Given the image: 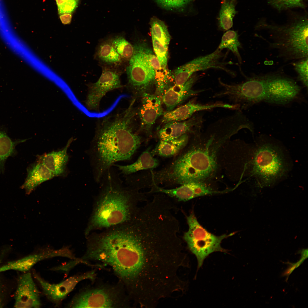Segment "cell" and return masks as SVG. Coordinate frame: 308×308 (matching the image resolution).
<instances>
[{"label": "cell", "mask_w": 308, "mask_h": 308, "mask_svg": "<svg viewBox=\"0 0 308 308\" xmlns=\"http://www.w3.org/2000/svg\"><path fill=\"white\" fill-rule=\"evenodd\" d=\"M218 80L222 89L215 93L213 98H226L230 104L238 105L241 110L264 100L265 89L263 75L253 76L239 84H227Z\"/></svg>", "instance_id": "cell-9"}, {"label": "cell", "mask_w": 308, "mask_h": 308, "mask_svg": "<svg viewBox=\"0 0 308 308\" xmlns=\"http://www.w3.org/2000/svg\"><path fill=\"white\" fill-rule=\"evenodd\" d=\"M241 46L237 32L229 30L223 35L218 49L220 50L225 48L229 49L237 57L239 61H241V57L238 49Z\"/></svg>", "instance_id": "cell-31"}, {"label": "cell", "mask_w": 308, "mask_h": 308, "mask_svg": "<svg viewBox=\"0 0 308 308\" xmlns=\"http://www.w3.org/2000/svg\"><path fill=\"white\" fill-rule=\"evenodd\" d=\"M235 0H224L222 4L219 23L220 27L223 30H229L233 26V18L237 13L235 9Z\"/></svg>", "instance_id": "cell-28"}, {"label": "cell", "mask_w": 308, "mask_h": 308, "mask_svg": "<svg viewBox=\"0 0 308 308\" xmlns=\"http://www.w3.org/2000/svg\"><path fill=\"white\" fill-rule=\"evenodd\" d=\"M159 162L153 157L149 149H148L139 156L134 163L128 165H121L114 164L121 174L124 176L134 173L141 170L155 168L159 165Z\"/></svg>", "instance_id": "cell-24"}, {"label": "cell", "mask_w": 308, "mask_h": 308, "mask_svg": "<svg viewBox=\"0 0 308 308\" xmlns=\"http://www.w3.org/2000/svg\"><path fill=\"white\" fill-rule=\"evenodd\" d=\"M242 128L240 119L232 114L211 123L203 131L192 133L190 144L177 159L176 166L180 176L188 182L208 183L219 170L222 149Z\"/></svg>", "instance_id": "cell-2"}, {"label": "cell", "mask_w": 308, "mask_h": 308, "mask_svg": "<svg viewBox=\"0 0 308 308\" xmlns=\"http://www.w3.org/2000/svg\"><path fill=\"white\" fill-rule=\"evenodd\" d=\"M121 285H104L87 288L77 294L68 306L72 308L128 307L130 299Z\"/></svg>", "instance_id": "cell-8"}, {"label": "cell", "mask_w": 308, "mask_h": 308, "mask_svg": "<svg viewBox=\"0 0 308 308\" xmlns=\"http://www.w3.org/2000/svg\"><path fill=\"white\" fill-rule=\"evenodd\" d=\"M78 0H68L58 6L60 15L73 13L78 6Z\"/></svg>", "instance_id": "cell-36"}, {"label": "cell", "mask_w": 308, "mask_h": 308, "mask_svg": "<svg viewBox=\"0 0 308 308\" xmlns=\"http://www.w3.org/2000/svg\"><path fill=\"white\" fill-rule=\"evenodd\" d=\"M263 76L265 89L264 101L285 105L304 100L301 87L292 78L275 73Z\"/></svg>", "instance_id": "cell-10"}, {"label": "cell", "mask_w": 308, "mask_h": 308, "mask_svg": "<svg viewBox=\"0 0 308 308\" xmlns=\"http://www.w3.org/2000/svg\"><path fill=\"white\" fill-rule=\"evenodd\" d=\"M189 140L187 133L171 140H160L152 153L165 157L175 156L185 148Z\"/></svg>", "instance_id": "cell-26"}, {"label": "cell", "mask_w": 308, "mask_h": 308, "mask_svg": "<svg viewBox=\"0 0 308 308\" xmlns=\"http://www.w3.org/2000/svg\"><path fill=\"white\" fill-rule=\"evenodd\" d=\"M231 108L230 104L222 101L203 103L198 102L196 98L194 99L183 106L164 112L162 122L165 124L171 121H184L198 112L210 110L217 108L230 109Z\"/></svg>", "instance_id": "cell-16"}, {"label": "cell", "mask_w": 308, "mask_h": 308, "mask_svg": "<svg viewBox=\"0 0 308 308\" xmlns=\"http://www.w3.org/2000/svg\"><path fill=\"white\" fill-rule=\"evenodd\" d=\"M111 37L112 45L123 62H128L133 54V45L126 40L123 34Z\"/></svg>", "instance_id": "cell-30"}, {"label": "cell", "mask_w": 308, "mask_h": 308, "mask_svg": "<svg viewBox=\"0 0 308 308\" xmlns=\"http://www.w3.org/2000/svg\"><path fill=\"white\" fill-rule=\"evenodd\" d=\"M9 268L7 264L0 267V273L5 271H6L9 270Z\"/></svg>", "instance_id": "cell-38"}, {"label": "cell", "mask_w": 308, "mask_h": 308, "mask_svg": "<svg viewBox=\"0 0 308 308\" xmlns=\"http://www.w3.org/2000/svg\"><path fill=\"white\" fill-rule=\"evenodd\" d=\"M221 51L217 49L209 54L197 58L178 67L174 72L175 84H184L197 71L211 68L224 70V63L219 61L222 56Z\"/></svg>", "instance_id": "cell-15"}, {"label": "cell", "mask_w": 308, "mask_h": 308, "mask_svg": "<svg viewBox=\"0 0 308 308\" xmlns=\"http://www.w3.org/2000/svg\"><path fill=\"white\" fill-rule=\"evenodd\" d=\"M59 17L63 24H67L70 23L72 15L71 13H64L60 15Z\"/></svg>", "instance_id": "cell-37"}, {"label": "cell", "mask_w": 308, "mask_h": 308, "mask_svg": "<svg viewBox=\"0 0 308 308\" xmlns=\"http://www.w3.org/2000/svg\"><path fill=\"white\" fill-rule=\"evenodd\" d=\"M153 187L148 193H161L170 198H176L179 201H186L199 196L224 193V191H219L211 186L208 183L193 182L185 183L178 187L165 189L158 186L153 182Z\"/></svg>", "instance_id": "cell-14"}, {"label": "cell", "mask_w": 308, "mask_h": 308, "mask_svg": "<svg viewBox=\"0 0 308 308\" xmlns=\"http://www.w3.org/2000/svg\"><path fill=\"white\" fill-rule=\"evenodd\" d=\"M100 183V191L84 232L86 237L95 230L129 222L134 216L139 203L148 200L145 194L139 192V189L123 185L112 168Z\"/></svg>", "instance_id": "cell-4"}, {"label": "cell", "mask_w": 308, "mask_h": 308, "mask_svg": "<svg viewBox=\"0 0 308 308\" xmlns=\"http://www.w3.org/2000/svg\"><path fill=\"white\" fill-rule=\"evenodd\" d=\"M151 37L168 47L171 39L167 27L164 21L155 16L151 18L149 22Z\"/></svg>", "instance_id": "cell-29"}, {"label": "cell", "mask_w": 308, "mask_h": 308, "mask_svg": "<svg viewBox=\"0 0 308 308\" xmlns=\"http://www.w3.org/2000/svg\"><path fill=\"white\" fill-rule=\"evenodd\" d=\"M54 177L51 171L37 160L27 168V176L21 188L25 190L27 194H29L42 183Z\"/></svg>", "instance_id": "cell-22"}, {"label": "cell", "mask_w": 308, "mask_h": 308, "mask_svg": "<svg viewBox=\"0 0 308 308\" xmlns=\"http://www.w3.org/2000/svg\"><path fill=\"white\" fill-rule=\"evenodd\" d=\"M101 64L100 77L96 82L88 85V92L85 104L90 111L99 110L100 101L106 93L123 86L120 80L123 72L119 66Z\"/></svg>", "instance_id": "cell-12"}, {"label": "cell", "mask_w": 308, "mask_h": 308, "mask_svg": "<svg viewBox=\"0 0 308 308\" xmlns=\"http://www.w3.org/2000/svg\"><path fill=\"white\" fill-rule=\"evenodd\" d=\"M95 57L101 64L119 66L124 62L112 45L111 37L103 38L99 42Z\"/></svg>", "instance_id": "cell-25"}, {"label": "cell", "mask_w": 308, "mask_h": 308, "mask_svg": "<svg viewBox=\"0 0 308 308\" xmlns=\"http://www.w3.org/2000/svg\"><path fill=\"white\" fill-rule=\"evenodd\" d=\"M15 300L16 308H39L41 306L40 292L30 272L19 277Z\"/></svg>", "instance_id": "cell-18"}, {"label": "cell", "mask_w": 308, "mask_h": 308, "mask_svg": "<svg viewBox=\"0 0 308 308\" xmlns=\"http://www.w3.org/2000/svg\"><path fill=\"white\" fill-rule=\"evenodd\" d=\"M198 78L197 76L192 75L184 84H175L168 87L164 91L161 95V98L166 106L167 111L173 110L188 98L197 96L205 90L192 89L193 86Z\"/></svg>", "instance_id": "cell-19"}, {"label": "cell", "mask_w": 308, "mask_h": 308, "mask_svg": "<svg viewBox=\"0 0 308 308\" xmlns=\"http://www.w3.org/2000/svg\"><path fill=\"white\" fill-rule=\"evenodd\" d=\"M259 141L251 160L246 162L244 165L251 166L252 174L267 185L283 175L285 161L281 151L264 137H260Z\"/></svg>", "instance_id": "cell-6"}, {"label": "cell", "mask_w": 308, "mask_h": 308, "mask_svg": "<svg viewBox=\"0 0 308 308\" xmlns=\"http://www.w3.org/2000/svg\"><path fill=\"white\" fill-rule=\"evenodd\" d=\"M25 140L13 141L4 132L0 131V171L4 172L6 161L16 153V146Z\"/></svg>", "instance_id": "cell-27"}, {"label": "cell", "mask_w": 308, "mask_h": 308, "mask_svg": "<svg viewBox=\"0 0 308 308\" xmlns=\"http://www.w3.org/2000/svg\"><path fill=\"white\" fill-rule=\"evenodd\" d=\"M34 274L35 278L41 287L44 294L50 301L57 305L62 302L79 282L86 279L93 281L96 276L95 271L92 270L72 276L60 283L52 284L37 274Z\"/></svg>", "instance_id": "cell-13"}, {"label": "cell", "mask_w": 308, "mask_h": 308, "mask_svg": "<svg viewBox=\"0 0 308 308\" xmlns=\"http://www.w3.org/2000/svg\"><path fill=\"white\" fill-rule=\"evenodd\" d=\"M142 45L144 55L152 67L155 72V84L157 94L161 95L168 88L170 80V73L167 68L162 67L154 53L147 45L142 41Z\"/></svg>", "instance_id": "cell-23"}, {"label": "cell", "mask_w": 308, "mask_h": 308, "mask_svg": "<svg viewBox=\"0 0 308 308\" xmlns=\"http://www.w3.org/2000/svg\"><path fill=\"white\" fill-rule=\"evenodd\" d=\"M203 116V113L199 112L187 120L171 121L165 123L158 132L160 140H171L188 133H192L198 130H202L204 121Z\"/></svg>", "instance_id": "cell-17"}, {"label": "cell", "mask_w": 308, "mask_h": 308, "mask_svg": "<svg viewBox=\"0 0 308 308\" xmlns=\"http://www.w3.org/2000/svg\"><path fill=\"white\" fill-rule=\"evenodd\" d=\"M86 238V250L81 259L110 266L133 301L152 291L167 269L169 255L165 240L145 214L102 232H92Z\"/></svg>", "instance_id": "cell-1"}, {"label": "cell", "mask_w": 308, "mask_h": 308, "mask_svg": "<svg viewBox=\"0 0 308 308\" xmlns=\"http://www.w3.org/2000/svg\"><path fill=\"white\" fill-rule=\"evenodd\" d=\"M131 106L123 113L102 124L88 151L94 179L99 183L107 171L118 162L130 160L141 143L133 130Z\"/></svg>", "instance_id": "cell-3"}, {"label": "cell", "mask_w": 308, "mask_h": 308, "mask_svg": "<svg viewBox=\"0 0 308 308\" xmlns=\"http://www.w3.org/2000/svg\"><path fill=\"white\" fill-rule=\"evenodd\" d=\"M186 219L189 228L184 233L183 238L188 249L196 257L198 268L201 266L204 259L210 254L217 251L227 252L221 247V242L234 233L217 236L209 232L200 225L193 212L187 216Z\"/></svg>", "instance_id": "cell-7"}, {"label": "cell", "mask_w": 308, "mask_h": 308, "mask_svg": "<svg viewBox=\"0 0 308 308\" xmlns=\"http://www.w3.org/2000/svg\"><path fill=\"white\" fill-rule=\"evenodd\" d=\"M192 0H155L160 7L171 11L182 10Z\"/></svg>", "instance_id": "cell-35"}, {"label": "cell", "mask_w": 308, "mask_h": 308, "mask_svg": "<svg viewBox=\"0 0 308 308\" xmlns=\"http://www.w3.org/2000/svg\"><path fill=\"white\" fill-rule=\"evenodd\" d=\"M153 46L154 54L161 66L167 68L168 47L160 42L155 38L152 37Z\"/></svg>", "instance_id": "cell-34"}, {"label": "cell", "mask_w": 308, "mask_h": 308, "mask_svg": "<svg viewBox=\"0 0 308 308\" xmlns=\"http://www.w3.org/2000/svg\"><path fill=\"white\" fill-rule=\"evenodd\" d=\"M160 96L147 92L143 94L139 115L141 127L148 133L157 119L163 112Z\"/></svg>", "instance_id": "cell-20"}, {"label": "cell", "mask_w": 308, "mask_h": 308, "mask_svg": "<svg viewBox=\"0 0 308 308\" xmlns=\"http://www.w3.org/2000/svg\"><path fill=\"white\" fill-rule=\"evenodd\" d=\"M73 140L70 139L62 149L39 156L38 161L41 162L54 175L55 177L61 176L65 173L69 156L67 150Z\"/></svg>", "instance_id": "cell-21"}, {"label": "cell", "mask_w": 308, "mask_h": 308, "mask_svg": "<svg viewBox=\"0 0 308 308\" xmlns=\"http://www.w3.org/2000/svg\"><path fill=\"white\" fill-rule=\"evenodd\" d=\"M288 23L283 25L269 23L264 19L256 25V30H264L270 34L269 46L275 49L285 61L298 60L308 57L307 13H291Z\"/></svg>", "instance_id": "cell-5"}, {"label": "cell", "mask_w": 308, "mask_h": 308, "mask_svg": "<svg viewBox=\"0 0 308 308\" xmlns=\"http://www.w3.org/2000/svg\"><path fill=\"white\" fill-rule=\"evenodd\" d=\"M268 4L279 11L294 8L305 9L306 0H266Z\"/></svg>", "instance_id": "cell-32"}, {"label": "cell", "mask_w": 308, "mask_h": 308, "mask_svg": "<svg viewBox=\"0 0 308 308\" xmlns=\"http://www.w3.org/2000/svg\"><path fill=\"white\" fill-rule=\"evenodd\" d=\"M308 57L303 58L293 63L295 70L297 75L298 80L307 91Z\"/></svg>", "instance_id": "cell-33"}, {"label": "cell", "mask_w": 308, "mask_h": 308, "mask_svg": "<svg viewBox=\"0 0 308 308\" xmlns=\"http://www.w3.org/2000/svg\"><path fill=\"white\" fill-rule=\"evenodd\" d=\"M133 46V54L125 69L128 83L133 90L143 94L155 84V72L145 56L142 41H137Z\"/></svg>", "instance_id": "cell-11"}]
</instances>
